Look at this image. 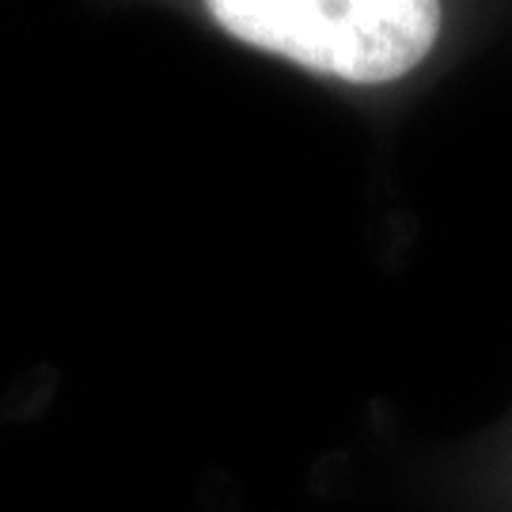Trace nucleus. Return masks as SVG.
Here are the masks:
<instances>
[{
    "label": "nucleus",
    "instance_id": "obj_1",
    "mask_svg": "<svg viewBox=\"0 0 512 512\" xmlns=\"http://www.w3.org/2000/svg\"><path fill=\"white\" fill-rule=\"evenodd\" d=\"M232 38L346 84H387L437 46L440 0H205Z\"/></svg>",
    "mask_w": 512,
    "mask_h": 512
}]
</instances>
